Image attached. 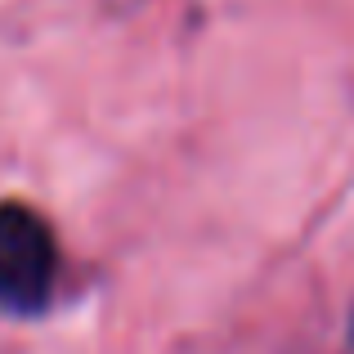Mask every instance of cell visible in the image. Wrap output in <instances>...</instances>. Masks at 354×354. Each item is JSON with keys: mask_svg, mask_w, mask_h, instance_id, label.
Returning <instances> with one entry per match:
<instances>
[{"mask_svg": "<svg viewBox=\"0 0 354 354\" xmlns=\"http://www.w3.org/2000/svg\"><path fill=\"white\" fill-rule=\"evenodd\" d=\"M59 283V242L45 216L23 202H0V314L36 319Z\"/></svg>", "mask_w": 354, "mask_h": 354, "instance_id": "obj_1", "label": "cell"}]
</instances>
